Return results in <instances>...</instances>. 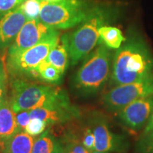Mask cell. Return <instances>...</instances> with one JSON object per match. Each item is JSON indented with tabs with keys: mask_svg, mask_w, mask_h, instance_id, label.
I'll return each instance as SVG.
<instances>
[{
	"mask_svg": "<svg viewBox=\"0 0 153 153\" xmlns=\"http://www.w3.org/2000/svg\"><path fill=\"white\" fill-rule=\"evenodd\" d=\"M15 114H16V119L19 127L20 128L21 131H24L30 120L29 111H22L15 113Z\"/></svg>",
	"mask_w": 153,
	"mask_h": 153,
	"instance_id": "26",
	"label": "cell"
},
{
	"mask_svg": "<svg viewBox=\"0 0 153 153\" xmlns=\"http://www.w3.org/2000/svg\"><path fill=\"white\" fill-rule=\"evenodd\" d=\"M25 0H0V16L18 8Z\"/></svg>",
	"mask_w": 153,
	"mask_h": 153,
	"instance_id": "23",
	"label": "cell"
},
{
	"mask_svg": "<svg viewBox=\"0 0 153 153\" xmlns=\"http://www.w3.org/2000/svg\"><path fill=\"white\" fill-rule=\"evenodd\" d=\"M34 75H38L45 82L56 83L62 75L57 69L50 63L46 59L42 61L35 70Z\"/></svg>",
	"mask_w": 153,
	"mask_h": 153,
	"instance_id": "18",
	"label": "cell"
},
{
	"mask_svg": "<svg viewBox=\"0 0 153 153\" xmlns=\"http://www.w3.org/2000/svg\"><path fill=\"white\" fill-rule=\"evenodd\" d=\"M82 145L85 147L87 150L93 151L94 150V135L91 128H87L84 132L83 137L81 140Z\"/></svg>",
	"mask_w": 153,
	"mask_h": 153,
	"instance_id": "25",
	"label": "cell"
},
{
	"mask_svg": "<svg viewBox=\"0 0 153 153\" xmlns=\"http://www.w3.org/2000/svg\"><path fill=\"white\" fill-rule=\"evenodd\" d=\"M47 126L48 123L43 120L39 118H31L24 131L31 136H36L43 133Z\"/></svg>",
	"mask_w": 153,
	"mask_h": 153,
	"instance_id": "21",
	"label": "cell"
},
{
	"mask_svg": "<svg viewBox=\"0 0 153 153\" xmlns=\"http://www.w3.org/2000/svg\"><path fill=\"white\" fill-rule=\"evenodd\" d=\"M21 131L16 119V114L7 100L0 103V142L4 143Z\"/></svg>",
	"mask_w": 153,
	"mask_h": 153,
	"instance_id": "13",
	"label": "cell"
},
{
	"mask_svg": "<svg viewBox=\"0 0 153 153\" xmlns=\"http://www.w3.org/2000/svg\"><path fill=\"white\" fill-rule=\"evenodd\" d=\"M94 135L95 151L108 153H125L129 148V142L123 135L111 130L106 120L101 116L93 119L91 124Z\"/></svg>",
	"mask_w": 153,
	"mask_h": 153,
	"instance_id": "8",
	"label": "cell"
},
{
	"mask_svg": "<svg viewBox=\"0 0 153 153\" xmlns=\"http://www.w3.org/2000/svg\"><path fill=\"white\" fill-rule=\"evenodd\" d=\"M62 146V153H91V152L82 145L81 140L74 136L66 137Z\"/></svg>",
	"mask_w": 153,
	"mask_h": 153,
	"instance_id": "19",
	"label": "cell"
},
{
	"mask_svg": "<svg viewBox=\"0 0 153 153\" xmlns=\"http://www.w3.org/2000/svg\"><path fill=\"white\" fill-rule=\"evenodd\" d=\"M7 95V74L2 61L0 60V103L6 100Z\"/></svg>",
	"mask_w": 153,
	"mask_h": 153,
	"instance_id": "24",
	"label": "cell"
},
{
	"mask_svg": "<svg viewBox=\"0 0 153 153\" xmlns=\"http://www.w3.org/2000/svg\"><path fill=\"white\" fill-rule=\"evenodd\" d=\"M150 95H153V74L138 81L115 86L105 94L103 103L108 111L118 112L133 101Z\"/></svg>",
	"mask_w": 153,
	"mask_h": 153,
	"instance_id": "7",
	"label": "cell"
},
{
	"mask_svg": "<svg viewBox=\"0 0 153 153\" xmlns=\"http://www.w3.org/2000/svg\"><path fill=\"white\" fill-rule=\"evenodd\" d=\"M23 11L28 20L39 19L41 9V1L39 0H25L21 5Z\"/></svg>",
	"mask_w": 153,
	"mask_h": 153,
	"instance_id": "20",
	"label": "cell"
},
{
	"mask_svg": "<svg viewBox=\"0 0 153 153\" xmlns=\"http://www.w3.org/2000/svg\"><path fill=\"white\" fill-rule=\"evenodd\" d=\"M28 19L22 7L0 16V48L4 49L12 44Z\"/></svg>",
	"mask_w": 153,
	"mask_h": 153,
	"instance_id": "11",
	"label": "cell"
},
{
	"mask_svg": "<svg viewBox=\"0 0 153 153\" xmlns=\"http://www.w3.org/2000/svg\"><path fill=\"white\" fill-rule=\"evenodd\" d=\"M153 74V55L141 38L133 36L114 55L111 82L115 86L145 79Z\"/></svg>",
	"mask_w": 153,
	"mask_h": 153,
	"instance_id": "1",
	"label": "cell"
},
{
	"mask_svg": "<svg viewBox=\"0 0 153 153\" xmlns=\"http://www.w3.org/2000/svg\"><path fill=\"white\" fill-rule=\"evenodd\" d=\"M99 41L108 48L118 49L126 38L123 36L121 30L113 26H103L99 28Z\"/></svg>",
	"mask_w": 153,
	"mask_h": 153,
	"instance_id": "17",
	"label": "cell"
},
{
	"mask_svg": "<svg viewBox=\"0 0 153 153\" xmlns=\"http://www.w3.org/2000/svg\"><path fill=\"white\" fill-rule=\"evenodd\" d=\"M60 41L58 31L55 30L45 39L19 54L8 57L9 71L15 74H35V70L47 58L51 51Z\"/></svg>",
	"mask_w": 153,
	"mask_h": 153,
	"instance_id": "6",
	"label": "cell"
},
{
	"mask_svg": "<svg viewBox=\"0 0 153 153\" xmlns=\"http://www.w3.org/2000/svg\"><path fill=\"white\" fill-rule=\"evenodd\" d=\"M92 8L84 0L41 2L39 19L54 29H67L81 24Z\"/></svg>",
	"mask_w": 153,
	"mask_h": 153,
	"instance_id": "5",
	"label": "cell"
},
{
	"mask_svg": "<svg viewBox=\"0 0 153 153\" xmlns=\"http://www.w3.org/2000/svg\"><path fill=\"white\" fill-rule=\"evenodd\" d=\"M111 6H95L70 36H68V49L72 65L87 55L99 41V30L114 16Z\"/></svg>",
	"mask_w": 153,
	"mask_h": 153,
	"instance_id": "3",
	"label": "cell"
},
{
	"mask_svg": "<svg viewBox=\"0 0 153 153\" xmlns=\"http://www.w3.org/2000/svg\"><path fill=\"white\" fill-rule=\"evenodd\" d=\"M137 148L140 153H153V131L143 134L137 143Z\"/></svg>",
	"mask_w": 153,
	"mask_h": 153,
	"instance_id": "22",
	"label": "cell"
},
{
	"mask_svg": "<svg viewBox=\"0 0 153 153\" xmlns=\"http://www.w3.org/2000/svg\"><path fill=\"white\" fill-rule=\"evenodd\" d=\"M41 2H47V3H54L57 2V1H60V0H39Z\"/></svg>",
	"mask_w": 153,
	"mask_h": 153,
	"instance_id": "28",
	"label": "cell"
},
{
	"mask_svg": "<svg viewBox=\"0 0 153 153\" xmlns=\"http://www.w3.org/2000/svg\"><path fill=\"white\" fill-rule=\"evenodd\" d=\"M62 143L49 133L34 139L32 153H62Z\"/></svg>",
	"mask_w": 153,
	"mask_h": 153,
	"instance_id": "16",
	"label": "cell"
},
{
	"mask_svg": "<svg viewBox=\"0 0 153 153\" xmlns=\"http://www.w3.org/2000/svg\"><path fill=\"white\" fill-rule=\"evenodd\" d=\"M46 60L63 74L68 62V36H62L48 55Z\"/></svg>",
	"mask_w": 153,
	"mask_h": 153,
	"instance_id": "15",
	"label": "cell"
},
{
	"mask_svg": "<svg viewBox=\"0 0 153 153\" xmlns=\"http://www.w3.org/2000/svg\"><path fill=\"white\" fill-rule=\"evenodd\" d=\"M33 142V136L22 131L4 143L3 153H32Z\"/></svg>",
	"mask_w": 153,
	"mask_h": 153,
	"instance_id": "14",
	"label": "cell"
},
{
	"mask_svg": "<svg viewBox=\"0 0 153 153\" xmlns=\"http://www.w3.org/2000/svg\"><path fill=\"white\" fill-rule=\"evenodd\" d=\"M91 153H108V152H98V151L93 150V151H91Z\"/></svg>",
	"mask_w": 153,
	"mask_h": 153,
	"instance_id": "29",
	"label": "cell"
},
{
	"mask_svg": "<svg viewBox=\"0 0 153 153\" xmlns=\"http://www.w3.org/2000/svg\"><path fill=\"white\" fill-rule=\"evenodd\" d=\"M118 118L128 128L138 131L147 123L153 112V95L139 99L118 111Z\"/></svg>",
	"mask_w": 153,
	"mask_h": 153,
	"instance_id": "10",
	"label": "cell"
},
{
	"mask_svg": "<svg viewBox=\"0 0 153 153\" xmlns=\"http://www.w3.org/2000/svg\"><path fill=\"white\" fill-rule=\"evenodd\" d=\"M111 55L101 43L84 62L74 78L75 89L83 95L96 94L104 87L110 74Z\"/></svg>",
	"mask_w": 153,
	"mask_h": 153,
	"instance_id": "4",
	"label": "cell"
},
{
	"mask_svg": "<svg viewBox=\"0 0 153 153\" xmlns=\"http://www.w3.org/2000/svg\"><path fill=\"white\" fill-rule=\"evenodd\" d=\"M54 28L45 24L39 19L28 20L24 25L9 50V56L19 54L34 46L53 33Z\"/></svg>",
	"mask_w": 153,
	"mask_h": 153,
	"instance_id": "9",
	"label": "cell"
},
{
	"mask_svg": "<svg viewBox=\"0 0 153 153\" xmlns=\"http://www.w3.org/2000/svg\"><path fill=\"white\" fill-rule=\"evenodd\" d=\"M30 119L39 118L48 124L62 123L77 116V111L72 107H42L29 111Z\"/></svg>",
	"mask_w": 153,
	"mask_h": 153,
	"instance_id": "12",
	"label": "cell"
},
{
	"mask_svg": "<svg viewBox=\"0 0 153 153\" xmlns=\"http://www.w3.org/2000/svg\"><path fill=\"white\" fill-rule=\"evenodd\" d=\"M10 104L15 113L42 107H72L68 94L60 87L22 79L13 82Z\"/></svg>",
	"mask_w": 153,
	"mask_h": 153,
	"instance_id": "2",
	"label": "cell"
},
{
	"mask_svg": "<svg viewBox=\"0 0 153 153\" xmlns=\"http://www.w3.org/2000/svg\"><path fill=\"white\" fill-rule=\"evenodd\" d=\"M152 131H153V112L152 115H151L150 119L148 120V123H147V126L145 127L143 134H147Z\"/></svg>",
	"mask_w": 153,
	"mask_h": 153,
	"instance_id": "27",
	"label": "cell"
}]
</instances>
